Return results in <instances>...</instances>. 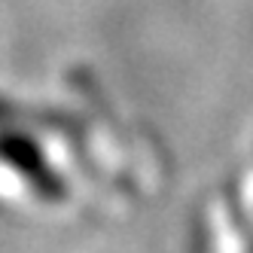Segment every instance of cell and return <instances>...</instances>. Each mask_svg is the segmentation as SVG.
Segmentation results:
<instances>
[{"mask_svg": "<svg viewBox=\"0 0 253 253\" xmlns=\"http://www.w3.org/2000/svg\"><path fill=\"white\" fill-rule=\"evenodd\" d=\"M0 159L6 162V165L12 168H19L22 174H28V180H34L43 192L49 195H55L58 186H55V180H52L49 168H46V162L37 150V143H31L25 134H0Z\"/></svg>", "mask_w": 253, "mask_h": 253, "instance_id": "obj_1", "label": "cell"}]
</instances>
